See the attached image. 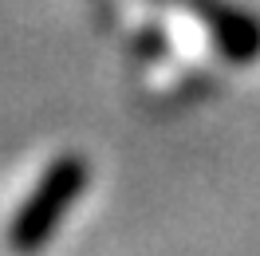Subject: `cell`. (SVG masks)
<instances>
[{
  "label": "cell",
  "mask_w": 260,
  "mask_h": 256,
  "mask_svg": "<svg viewBox=\"0 0 260 256\" xmlns=\"http://www.w3.org/2000/svg\"><path fill=\"white\" fill-rule=\"evenodd\" d=\"M79 189H83V166L75 158L55 162L44 174V181L36 185V193L24 201V209H20L16 225H12V248L32 252L36 244H44V237L59 221V213L79 197Z\"/></svg>",
  "instance_id": "obj_1"
}]
</instances>
